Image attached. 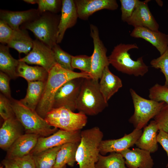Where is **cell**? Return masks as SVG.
<instances>
[{"label": "cell", "mask_w": 168, "mask_h": 168, "mask_svg": "<svg viewBox=\"0 0 168 168\" xmlns=\"http://www.w3.org/2000/svg\"></svg>", "instance_id": "cell-48"}, {"label": "cell", "mask_w": 168, "mask_h": 168, "mask_svg": "<svg viewBox=\"0 0 168 168\" xmlns=\"http://www.w3.org/2000/svg\"><path fill=\"white\" fill-rule=\"evenodd\" d=\"M136 43H120L114 46L108 57L110 64L122 73L135 77L144 76L148 71V67L144 63L142 57L134 60L128 52L138 49Z\"/></svg>", "instance_id": "cell-4"}, {"label": "cell", "mask_w": 168, "mask_h": 168, "mask_svg": "<svg viewBox=\"0 0 168 168\" xmlns=\"http://www.w3.org/2000/svg\"><path fill=\"white\" fill-rule=\"evenodd\" d=\"M89 77H91L89 74L67 70L56 64L48 72L43 92L36 111L44 119L47 114L53 109L55 93L63 84L75 78Z\"/></svg>", "instance_id": "cell-1"}, {"label": "cell", "mask_w": 168, "mask_h": 168, "mask_svg": "<svg viewBox=\"0 0 168 168\" xmlns=\"http://www.w3.org/2000/svg\"><path fill=\"white\" fill-rule=\"evenodd\" d=\"M81 132L80 130L70 132L60 129L50 136L40 137L36 145L30 154L34 155L66 143L80 142Z\"/></svg>", "instance_id": "cell-11"}, {"label": "cell", "mask_w": 168, "mask_h": 168, "mask_svg": "<svg viewBox=\"0 0 168 168\" xmlns=\"http://www.w3.org/2000/svg\"><path fill=\"white\" fill-rule=\"evenodd\" d=\"M149 1L139 0L132 16L126 22L134 28L143 27L158 31L159 26L148 7Z\"/></svg>", "instance_id": "cell-13"}, {"label": "cell", "mask_w": 168, "mask_h": 168, "mask_svg": "<svg viewBox=\"0 0 168 168\" xmlns=\"http://www.w3.org/2000/svg\"><path fill=\"white\" fill-rule=\"evenodd\" d=\"M91 56L86 55H72L71 65L74 69H79L81 72L89 75L91 68Z\"/></svg>", "instance_id": "cell-32"}, {"label": "cell", "mask_w": 168, "mask_h": 168, "mask_svg": "<svg viewBox=\"0 0 168 168\" xmlns=\"http://www.w3.org/2000/svg\"><path fill=\"white\" fill-rule=\"evenodd\" d=\"M156 2L159 6L161 7H162L163 5V2L161 0H156Z\"/></svg>", "instance_id": "cell-45"}, {"label": "cell", "mask_w": 168, "mask_h": 168, "mask_svg": "<svg viewBox=\"0 0 168 168\" xmlns=\"http://www.w3.org/2000/svg\"><path fill=\"white\" fill-rule=\"evenodd\" d=\"M62 146L49 148L32 155L36 168H53L55 163L57 153Z\"/></svg>", "instance_id": "cell-29"}, {"label": "cell", "mask_w": 168, "mask_h": 168, "mask_svg": "<svg viewBox=\"0 0 168 168\" xmlns=\"http://www.w3.org/2000/svg\"><path fill=\"white\" fill-rule=\"evenodd\" d=\"M18 60L40 66L48 72L57 64L52 49L37 40H33V47L31 51Z\"/></svg>", "instance_id": "cell-12"}, {"label": "cell", "mask_w": 168, "mask_h": 168, "mask_svg": "<svg viewBox=\"0 0 168 168\" xmlns=\"http://www.w3.org/2000/svg\"><path fill=\"white\" fill-rule=\"evenodd\" d=\"M151 66L159 69L165 77V85L168 87V47L165 52L159 57L154 58L150 62Z\"/></svg>", "instance_id": "cell-34"}, {"label": "cell", "mask_w": 168, "mask_h": 168, "mask_svg": "<svg viewBox=\"0 0 168 168\" xmlns=\"http://www.w3.org/2000/svg\"><path fill=\"white\" fill-rule=\"evenodd\" d=\"M14 160L19 168H36L33 156L30 154Z\"/></svg>", "instance_id": "cell-41"}, {"label": "cell", "mask_w": 168, "mask_h": 168, "mask_svg": "<svg viewBox=\"0 0 168 168\" xmlns=\"http://www.w3.org/2000/svg\"><path fill=\"white\" fill-rule=\"evenodd\" d=\"M13 35L8 43L9 47L13 48L20 53L27 55L33 47V40L24 30H14Z\"/></svg>", "instance_id": "cell-28"}, {"label": "cell", "mask_w": 168, "mask_h": 168, "mask_svg": "<svg viewBox=\"0 0 168 168\" xmlns=\"http://www.w3.org/2000/svg\"><path fill=\"white\" fill-rule=\"evenodd\" d=\"M0 168H2V167H0Z\"/></svg>", "instance_id": "cell-47"}, {"label": "cell", "mask_w": 168, "mask_h": 168, "mask_svg": "<svg viewBox=\"0 0 168 168\" xmlns=\"http://www.w3.org/2000/svg\"><path fill=\"white\" fill-rule=\"evenodd\" d=\"M2 163L5 168H19L18 164L14 160L6 158L2 161Z\"/></svg>", "instance_id": "cell-43"}, {"label": "cell", "mask_w": 168, "mask_h": 168, "mask_svg": "<svg viewBox=\"0 0 168 168\" xmlns=\"http://www.w3.org/2000/svg\"><path fill=\"white\" fill-rule=\"evenodd\" d=\"M19 61L14 58L10 54L9 47L3 44L0 46V69L7 75L11 79L17 77V70Z\"/></svg>", "instance_id": "cell-27"}, {"label": "cell", "mask_w": 168, "mask_h": 168, "mask_svg": "<svg viewBox=\"0 0 168 168\" xmlns=\"http://www.w3.org/2000/svg\"><path fill=\"white\" fill-rule=\"evenodd\" d=\"M17 73L18 77L24 78L27 82L46 81L48 76V72L42 67L30 66L21 61H19Z\"/></svg>", "instance_id": "cell-25"}, {"label": "cell", "mask_w": 168, "mask_h": 168, "mask_svg": "<svg viewBox=\"0 0 168 168\" xmlns=\"http://www.w3.org/2000/svg\"><path fill=\"white\" fill-rule=\"evenodd\" d=\"M159 130L168 133V105L166 104L154 118Z\"/></svg>", "instance_id": "cell-38"}, {"label": "cell", "mask_w": 168, "mask_h": 168, "mask_svg": "<svg viewBox=\"0 0 168 168\" xmlns=\"http://www.w3.org/2000/svg\"><path fill=\"white\" fill-rule=\"evenodd\" d=\"M99 82L100 91L105 100L110 98L122 87V80L110 70L109 66L105 68Z\"/></svg>", "instance_id": "cell-21"}, {"label": "cell", "mask_w": 168, "mask_h": 168, "mask_svg": "<svg viewBox=\"0 0 168 168\" xmlns=\"http://www.w3.org/2000/svg\"><path fill=\"white\" fill-rule=\"evenodd\" d=\"M129 92L134 108L133 115L129 122L135 128L142 129L147 126L149 121L154 118L166 104L164 102H157L147 99L138 95L132 88Z\"/></svg>", "instance_id": "cell-6"}, {"label": "cell", "mask_w": 168, "mask_h": 168, "mask_svg": "<svg viewBox=\"0 0 168 168\" xmlns=\"http://www.w3.org/2000/svg\"><path fill=\"white\" fill-rule=\"evenodd\" d=\"M125 161L120 153L112 152L107 156L100 154L95 168H126Z\"/></svg>", "instance_id": "cell-30"}, {"label": "cell", "mask_w": 168, "mask_h": 168, "mask_svg": "<svg viewBox=\"0 0 168 168\" xmlns=\"http://www.w3.org/2000/svg\"><path fill=\"white\" fill-rule=\"evenodd\" d=\"M78 18L87 20L94 13L102 9L114 10L118 7L116 0H75Z\"/></svg>", "instance_id": "cell-15"}, {"label": "cell", "mask_w": 168, "mask_h": 168, "mask_svg": "<svg viewBox=\"0 0 168 168\" xmlns=\"http://www.w3.org/2000/svg\"><path fill=\"white\" fill-rule=\"evenodd\" d=\"M24 128L16 117L4 121L0 129V147L7 151L14 142L23 135Z\"/></svg>", "instance_id": "cell-19"}, {"label": "cell", "mask_w": 168, "mask_h": 168, "mask_svg": "<svg viewBox=\"0 0 168 168\" xmlns=\"http://www.w3.org/2000/svg\"><path fill=\"white\" fill-rule=\"evenodd\" d=\"M66 168V165L64 166L63 167L61 168Z\"/></svg>", "instance_id": "cell-46"}, {"label": "cell", "mask_w": 168, "mask_h": 168, "mask_svg": "<svg viewBox=\"0 0 168 168\" xmlns=\"http://www.w3.org/2000/svg\"><path fill=\"white\" fill-rule=\"evenodd\" d=\"M37 11L35 9H30L21 11H1L0 20L6 22L12 29H19L22 24L30 21L36 16Z\"/></svg>", "instance_id": "cell-23"}, {"label": "cell", "mask_w": 168, "mask_h": 168, "mask_svg": "<svg viewBox=\"0 0 168 168\" xmlns=\"http://www.w3.org/2000/svg\"><path fill=\"white\" fill-rule=\"evenodd\" d=\"M138 0H120L122 20L126 22L132 16Z\"/></svg>", "instance_id": "cell-36"}, {"label": "cell", "mask_w": 168, "mask_h": 168, "mask_svg": "<svg viewBox=\"0 0 168 168\" xmlns=\"http://www.w3.org/2000/svg\"><path fill=\"white\" fill-rule=\"evenodd\" d=\"M46 81L28 82L25 97L19 100L23 105L33 110L36 109L40 100Z\"/></svg>", "instance_id": "cell-24"}, {"label": "cell", "mask_w": 168, "mask_h": 168, "mask_svg": "<svg viewBox=\"0 0 168 168\" xmlns=\"http://www.w3.org/2000/svg\"><path fill=\"white\" fill-rule=\"evenodd\" d=\"M78 18V13L74 0H62L61 15L58 26L57 44L62 41L66 30L76 24Z\"/></svg>", "instance_id": "cell-16"}, {"label": "cell", "mask_w": 168, "mask_h": 168, "mask_svg": "<svg viewBox=\"0 0 168 168\" xmlns=\"http://www.w3.org/2000/svg\"><path fill=\"white\" fill-rule=\"evenodd\" d=\"M90 35L92 37L94 49L91 56V68L89 75L95 80L100 79L105 68L110 64L107 50L100 39L97 27L92 24L90 25Z\"/></svg>", "instance_id": "cell-9"}, {"label": "cell", "mask_w": 168, "mask_h": 168, "mask_svg": "<svg viewBox=\"0 0 168 168\" xmlns=\"http://www.w3.org/2000/svg\"><path fill=\"white\" fill-rule=\"evenodd\" d=\"M108 106L99 87V80L91 77L83 78L76 102L79 112L90 116L96 115Z\"/></svg>", "instance_id": "cell-3"}, {"label": "cell", "mask_w": 168, "mask_h": 168, "mask_svg": "<svg viewBox=\"0 0 168 168\" xmlns=\"http://www.w3.org/2000/svg\"><path fill=\"white\" fill-rule=\"evenodd\" d=\"M159 132L157 136V142L162 146L168 157V133L161 129L159 130ZM166 167H168V162Z\"/></svg>", "instance_id": "cell-42"}, {"label": "cell", "mask_w": 168, "mask_h": 168, "mask_svg": "<svg viewBox=\"0 0 168 168\" xmlns=\"http://www.w3.org/2000/svg\"><path fill=\"white\" fill-rule=\"evenodd\" d=\"M52 49L57 63L65 69L73 71L71 65L72 55L62 49L57 44L54 45Z\"/></svg>", "instance_id": "cell-31"}, {"label": "cell", "mask_w": 168, "mask_h": 168, "mask_svg": "<svg viewBox=\"0 0 168 168\" xmlns=\"http://www.w3.org/2000/svg\"><path fill=\"white\" fill-rule=\"evenodd\" d=\"M24 2L28 3L35 4L37 3V0H24Z\"/></svg>", "instance_id": "cell-44"}, {"label": "cell", "mask_w": 168, "mask_h": 168, "mask_svg": "<svg viewBox=\"0 0 168 168\" xmlns=\"http://www.w3.org/2000/svg\"><path fill=\"white\" fill-rule=\"evenodd\" d=\"M78 142H70L61 146L58 151L53 168H61L66 164L73 167L76 162V155Z\"/></svg>", "instance_id": "cell-26"}, {"label": "cell", "mask_w": 168, "mask_h": 168, "mask_svg": "<svg viewBox=\"0 0 168 168\" xmlns=\"http://www.w3.org/2000/svg\"><path fill=\"white\" fill-rule=\"evenodd\" d=\"M40 137L35 134H23L7 151L6 158L15 160L29 155L35 147Z\"/></svg>", "instance_id": "cell-17"}, {"label": "cell", "mask_w": 168, "mask_h": 168, "mask_svg": "<svg viewBox=\"0 0 168 168\" xmlns=\"http://www.w3.org/2000/svg\"><path fill=\"white\" fill-rule=\"evenodd\" d=\"M81 137L76 155L79 168H95L103 133L99 128L95 126L81 131Z\"/></svg>", "instance_id": "cell-2"}, {"label": "cell", "mask_w": 168, "mask_h": 168, "mask_svg": "<svg viewBox=\"0 0 168 168\" xmlns=\"http://www.w3.org/2000/svg\"><path fill=\"white\" fill-rule=\"evenodd\" d=\"M44 119L51 126L70 132L80 130L87 121L85 114L80 112L75 113L64 107L53 108Z\"/></svg>", "instance_id": "cell-7"}, {"label": "cell", "mask_w": 168, "mask_h": 168, "mask_svg": "<svg viewBox=\"0 0 168 168\" xmlns=\"http://www.w3.org/2000/svg\"><path fill=\"white\" fill-rule=\"evenodd\" d=\"M120 153L129 168H152L154 164L150 153L139 148H128Z\"/></svg>", "instance_id": "cell-20"}, {"label": "cell", "mask_w": 168, "mask_h": 168, "mask_svg": "<svg viewBox=\"0 0 168 168\" xmlns=\"http://www.w3.org/2000/svg\"><path fill=\"white\" fill-rule=\"evenodd\" d=\"M83 78H75L63 84L55 93L53 108L64 107L73 112L76 110L77 101Z\"/></svg>", "instance_id": "cell-10"}, {"label": "cell", "mask_w": 168, "mask_h": 168, "mask_svg": "<svg viewBox=\"0 0 168 168\" xmlns=\"http://www.w3.org/2000/svg\"><path fill=\"white\" fill-rule=\"evenodd\" d=\"M0 114L4 121L16 117L10 100L2 94L0 95Z\"/></svg>", "instance_id": "cell-35"}, {"label": "cell", "mask_w": 168, "mask_h": 168, "mask_svg": "<svg viewBox=\"0 0 168 168\" xmlns=\"http://www.w3.org/2000/svg\"><path fill=\"white\" fill-rule=\"evenodd\" d=\"M130 36L135 38H141L151 43L162 54L168 47V35L159 31H154L143 27L134 28Z\"/></svg>", "instance_id": "cell-18"}, {"label": "cell", "mask_w": 168, "mask_h": 168, "mask_svg": "<svg viewBox=\"0 0 168 168\" xmlns=\"http://www.w3.org/2000/svg\"><path fill=\"white\" fill-rule=\"evenodd\" d=\"M148 96L151 100L168 105V87L156 83L149 89Z\"/></svg>", "instance_id": "cell-33"}, {"label": "cell", "mask_w": 168, "mask_h": 168, "mask_svg": "<svg viewBox=\"0 0 168 168\" xmlns=\"http://www.w3.org/2000/svg\"><path fill=\"white\" fill-rule=\"evenodd\" d=\"M159 128L156 121H150L144 128L142 135L136 142L135 145L138 148L147 151L150 153L156 152L158 148L157 140V132Z\"/></svg>", "instance_id": "cell-22"}, {"label": "cell", "mask_w": 168, "mask_h": 168, "mask_svg": "<svg viewBox=\"0 0 168 168\" xmlns=\"http://www.w3.org/2000/svg\"><path fill=\"white\" fill-rule=\"evenodd\" d=\"M58 23L53 17L44 15L27 22L25 28L31 31L39 40L52 49L57 44Z\"/></svg>", "instance_id": "cell-8"}, {"label": "cell", "mask_w": 168, "mask_h": 168, "mask_svg": "<svg viewBox=\"0 0 168 168\" xmlns=\"http://www.w3.org/2000/svg\"><path fill=\"white\" fill-rule=\"evenodd\" d=\"M142 129H135L130 133L125 134L116 139L102 140L100 146V154L105 155L108 153H120L133 147L142 134Z\"/></svg>", "instance_id": "cell-14"}, {"label": "cell", "mask_w": 168, "mask_h": 168, "mask_svg": "<svg viewBox=\"0 0 168 168\" xmlns=\"http://www.w3.org/2000/svg\"><path fill=\"white\" fill-rule=\"evenodd\" d=\"M62 4V1L58 0H37L39 11L40 12L49 11L56 12Z\"/></svg>", "instance_id": "cell-37"}, {"label": "cell", "mask_w": 168, "mask_h": 168, "mask_svg": "<svg viewBox=\"0 0 168 168\" xmlns=\"http://www.w3.org/2000/svg\"><path fill=\"white\" fill-rule=\"evenodd\" d=\"M14 31L6 22L0 20V42L2 44H7L12 37Z\"/></svg>", "instance_id": "cell-39"}, {"label": "cell", "mask_w": 168, "mask_h": 168, "mask_svg": "<svg viewBox=\"0 0 168 168\" xmlns=\"http://www.w3.org/2000/svg\"><path fill=\"white\" fill-rule=\"evenodd\" d=\"M11 78L6 74L0 71V91L2 94L9 100L12 98L9 82Z\"/></svg>", "instance_id": "cell-40"}, {"label": "cell", "mask_w": 168, "mask_h": 168, "mask_svg": "<svg viewBox=\"0 0 168 168\" xmlns=\"http://www.w3.org/2000/svg\"><path fill=\"white\" fill-rule=\"evenodd\" d=\"M10 100L16 117L22 125L25 133L44 137L50 136L58 130L57 128L49 125L35 110L25 106L19 100L12 98Z\"/></svg>", "instance_id": "cell-5"}]
</instances>
